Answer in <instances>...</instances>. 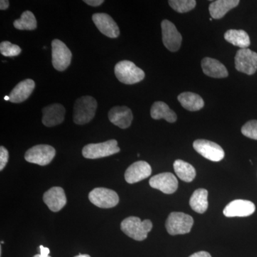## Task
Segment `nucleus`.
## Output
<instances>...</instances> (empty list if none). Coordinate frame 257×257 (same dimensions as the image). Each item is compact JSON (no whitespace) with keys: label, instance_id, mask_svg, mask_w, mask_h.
<instances>
[{"label":"nucleus","instance_id":"obj_1","mask_svg":"<svg viewBox=\"0 0 257 257\" xmlns=\"http://www.w3.org/2000/svg\"><path fill=\"white\" fill-rule=\"evenodd\" d=\"M152 221L146 219L142 221L137 216H130L121 223V229L125 234L136 241L146 239L148 233L152 229Z\"/></svg>","mask_w":257,"mask_h":257},{"label":"nucleus","instance_id":"obj_12","mask_svg":"<svg viewBox=\"0 0 257 257\" xmlns=\"http://www.w3.org/2000/svg\"><path fill=\"white\" fill-rule=\"evenodd\" d=\"M152 188L158 189L167 194L175 193L178 188V181L173 174L170 172L159 174L152 177L150 180Z\"/></svg>","mask_w":257,"mask_h":257},{"label":"nucleus","instance_id":"obj_23","mask_svg":"<svg viewBox=\"0 0 257 257\" xmlns=\"http://www.w3.org/2000/svg\"><path fill=\"white\" fill-rule=\"evenodd\" d=\"M178 101L184 109L191 111L200 110L204 106V101L199 94L193 92H183L179 94Z\"/></svg>","mask_w":257,"mask_h":257},{"label":"nucleus","instance_id":"obj_28","mask_svg":"<svg viewBox=\"0 0 257 257\" xmlns=\"http://www.w3.org/2000/svg\"><path fill=\"white\" fill-rule=\"evenodd\" d=\"M169 5L177 13H185L194 9L197 2L195 0H170Z\"/></svg>","mask_w":257,"mask_h":257},{"label":"nucleus","instance_id":"obj_7","mask_svg":"<svg viewBox=\"0 0 257 257\" xmlns=\"http://www.w3.org/2000/svg\"><path fill=\"white\" fill-rule=\"evenodd\" d=\"M55 155L56 151L53 147L47 145H39L28 150L25 153V159L30 163L45 166L52 162Z\"/></svg>","mask_w":257,"mask_h":257},{"label":"nucleus","instance_id":"obj_35","mask_svg":"<svg viewBox=\"0 0 257 257\" xmlns=\"http://www.w3.org/2000/svg\"><path fill=\"white\" fill-rule=\"evenodd\" d=\"M10 6V2L8 0H1L0 1V10H5L8 9Z\"/></svg>","mask_w":257,"mask_h":257},{"label":"nucleus","instance_id":"obj_13","mask_svg":"<svg viewBox=\"0 0 257 257\" xmlns=\"http://www.w3.org/2000/svg\"><path fill=\"white\" fill-rule=\"evenodd\" d=\"M93 23L98 30L109 38H116L119 35V29L111 17L105 13H96L92 16Z\"/></svg>","mask_w":257,"mask_h":257},{"label":"nucleus","instance_id":"obj_16","mask_svg":"<svg viewBox=\"0 0 257 257\" xmlns=\"http://www.w3.org/2000/svg\"><path fill=\"white\" fill-rule=\"evenodd\" d=\"M65 108L60 104H52L42 109V123L48 127L62 124L65 116Z\"/></svg>","mask_w":257,"mask_h":257},{"label":"nucleus","instance_id":"obj_15","mask_svg":"<svg viewBox=\"0 0 257 257\" xmlns=\"http://www.w3.org/2000/svg\"><path fill=\"white\" fill-rule=\"evenodd\" d=\"M151 166L145 161H139L130 165L124 174V178L128 184H135L147 179L152 174Z\"/></svg>","mask_w":257,"mask_h":257},{"label":"nucleus","instance_id":"obj_18","mask_svg":"<svg viewBox=\"0 0 257 257\" xmlns=\"http://www.w3.org/2000/svg\"><path fill=\"white\" fill-rule=\"evenodd\" d=\"M43 200L51 211L57 212L67 204L65 193L62 187H52L45 193Z\"/></svg>","mask_w":257,"mask_h":257},{"label":"nucleus","instance_id":"obj_22","mask_svg":"<svg viewBox=\"0 0 257 257\" xmlns=\"http://www.w3.org/2000/svg\"><path fill=\"white\" fill-rule=\"evenodd\" d=\"M152 119H164L170 123L177 121V116L175 111L171 109L170 106L163 101H156L152 104L150 111Z\"/></svg>","mask_w":257,"mask_h":257},{"label":"nucleus","instance_id":"obj_17","mask_svg":"<svg viewBox=\"0 0 257 257\" xmlns=\"http://www.w3.org/2000/svg\"><path fill=\"white\" fill-rule=\"evenodd\" d=\"M108 117L113 124L121 128H126L133 121V111L127 106H116L109 110Z\"/></svg>","mask_w":257,"mask_h":257},{"label":"nucleus","instance_id":"obj_27","mask_svg":"<svg viewBox=\"0 0 257 257\" xmlns=\"http://www.w3.org/2000/svg\"><path fill=\"white\" fill-rule=\"evenodd\" d=\"M14 27L20 30H34L37 28V20L30 11L24 12L21 18L15 20Z\"/></svg>","mask_w":257,"mask_h":257},{"label":"nucleus","instance_id":"obj_33","mask_svg":"<svg viewBox=\"0 0 257 257\" xmlns=\"http://www.w3.org/2000/svg\"><path fill=\"white\" fill-rule=\"evenodd\" d=\"M189 257H211V256L210 253L207 252V251H201L193 253Z\"/></svg>","mask_w":257,"mask_h":257},{"label":"nucleus","instance_id":"obj_29","mask_svg":"<svg viewBox=\"0 0 257 257\" xmlns=\"http://www.w3.org/2000/svg\"><path fill=\"white\" fill-rule=\"evenodd\" d=\"M21 52V48L18 45H13L11 42L5 41L0 44V52L5 57H16Z\"/></svg>","mask_w":257,"mask_h":257},{"label":"nucleus","instance_id":"obj_8","mask_svg":"<svg viewBox=\"0 0 257 257\" xmlns=\"http://www.w3.org/2000/svg\"><path fill=\"white\" fill-rule=\"evenodd\" d=\"M236 70L252 75L257 70V53L249 49H240L234 57Z\"/></svg>","mask_w":257,"mask_h":257},{"label":"nucleus","instance_id":"obj_5","mask_svg":"<svg viewBox=\"0 0 257 257\" xmlns=\"http://www.w3.org/2000/svg\"><path fill=\"white\" fill-rule=\"evenodd\" d=\"M116 140H111L102 143L89 144L83 148L82 155L87 159L95 160L111 156L119 152Z\"/></svg>","mask_w":257,"mask_h":257},{"label":"nucleus","instance_id":"obj_20","mask_svg":"<svg viewBox=\"0 0 257 257\" xmlns=\"http://www.w3.org/2000/svg\"><path fill=\"white\" fill-rule=\"evenodd\" d=\"M204 73L213 78H226L229 75L226 67L215 59L205 57L202 60Z\"/></svg>","mask_w":257,"mask_h":257},{"label":"nucleus","instance_id":"obj_32","mask_svg":"<svg viewBox=\"0 0 257 257\" xmlns=\"http://www.w3.org/2000/svg\"><path fill=\"white\" fill-rule=\"evenodd\" d=\"M84 3L92 7H98L104 3L103 0H84Z\"/></svg>","mask_w":257,"mask_h":257},{"label":"nucleus","instance_id":"obj_26","mask_svg":"<svg viewBox=\"0 0 257 257\" xmlns=\"http://www.w3.org/2000/svg\"><path fill=\"white\" fill-rule=\"evenodd\" d=\"M174 169L177 177L184 182H191L195 178V169L192 165L183 160H176L174 163Z\"/></svg>","mask_w":257,"mask_h":257},{"label":"nucleus","instance_id":"obj_3","mask_svg":"<svg viewBox=\"0 0 257 257\" xmlns=\"http://www.w3.org/2000/svg\"><path fill=\"white\" fill-rule=\"evenodd\" d=\"M114 73L119 82L125 84H134L141 82L145 77V72L133 62L123 60L114 67Z\"/></svg>","mask_w":257,"mask_h":257},{"label":"nucleus","instance_id":"obj_6","mask_svg":"<svg viewBox=\"0 0 257 257\" xmlns=\"http://www.w3.org/2000/svg\"><path fill=\"white\" fill-rule=\"evenodd\" d=\"M52 65L57 71L62 72L68 68L72 61V52L63 42L54 40L52 42Z\"/></svg>","mask_w":257,"mask_h":257},{"label":"nucleus","instance_id":"obj_30","mask_svg":"<svg viewBox=\"0 0 257 257\" xmlns=\"http://www.w3.org/2000/svg\"><path fill=\"white\" fill-rule=\"evenodd\" d=\"M241 133L246 138L257 140V120H250L241 128Z\"/></svg>","mask_w":257,"mask_h":257},{"label":"nucleus","instance_id":"obj_21","mask_svg":"<svg viewBox=\"0 0 257 257\" xmlns=\"http://www.w3.org/2000/svg\"><path fill=\"white\" fill-rule=\"evenodd\" d=\"M239 3V0H216L209 5V13L213 19L219 20L230 10L237 7Z\"/></svg>","mask_w":257,"mask_h":257},{"label":"nucleus","instance_id":"obj_36","mask_svg":"<svg viewBox=\"0 0 257 257\" xmlns=\"http://www.w3.org/2000/svg\"><path fill=\"white\" fill-rule=\"evenodd\" d=\"M74 257H91L88 254H79L77 256Z\"/></svg>","mask_w":257,"mask_h":257},{"label":"nucleus","instance_id":"obj_24","mask_svg":"<svg viewBox=\"0 0 257 257\" xmlns=\"http://www.w3.org/2000/svg\"><path fill=\"white\" fill-rule=\"evenodd\" d=\"M226 41L241 49H246L251 45L249 36L244 30H229L225 32Z\"/></svg>","mask_w":257,"mask_h":257},{"label":"nucleus","instance_id":"obj_10","mask_svg":"<svg viewBox=\"0 0 257 257\" xmlns=\"http://www.w3.org/2000/svg\"><path fill=\"white\" fill-rule=\"evenodd\" d=\"M161 27L164 45L170 52H177L182 45V37L175 25L170 20H164Z\"/></svg>","mask_w":257,"mask_h":257},{"label":"nucleus","instance_id":"obj_4","mask_svg":"<svg viewBox=\"0 0 257 257\" xmlns=\"http://www.w3.org/2000/svg\"><path fill=\"white\" fill-rule=\"evenodd\" d=\"M194 224V219L189 214L182 212L171 213L166 221L167 232L172 236L188 234Z\"/></svg>","mask_w":257,"mask_h":257},{"label":"nucleus","instance_id":"obj_14","mask_svg":"<svg viewBox=\"0 0 257 257\" xmlns=\"http://www.w3.org/2000/svg\"><path fill=\"white\" fill-rule=\"evenodd\" d=\"M256 209L254 204L248 200L236 199L224 208L223 213L226 217H244L251 215Z\"/></svg>","mask_w":257,"mask_h":257},{"label":"nucleus","instance_id":"obj_11","mask_svg":"<svg viewBox=\"0 0 257 257\" xmlns=\"http://www.w3.org/2000/svg\"><path fill=\"white\" fill-rule=\"evenodd\" d=\"M193 147L199 155L212 162H219L224 159V150L219 145L213 142L206 140H197L193 143Z\"/></svg>","mask_w":257,"mask_h":257},{"label":"nucleus","instance_id":"obj_2","mask_svg":"<svg viewBox=\"0 0 257 257\" xmlns=\"http://www.w3.org/2000/svg\"><path fill=\"white\" fill-rule=\"evenodd\" d=\"M97 108L96 99L90 96H84L76 101L74 106V123L82 125L89 123L94 117Z\"/></svg>","mask_w":257,"mask_h":257},{"label":"nucleus","instance_id":"obj_9","mask_svg":"<svg viewBox=\"0 0 257 257\" xmlns=\"http://www.w3.org/2000/svg\"><path fill=\"white\" fill-rule=\"evenodd\" d=\"M89 199L93 204L102 209H109L117 205L119 202L118 194L111 189L95 188L89 193Z\"/></svg>","mask_w":257,"mask_h":257},{"label":"nucleus","instance_id":"obj_25","mask_svg":"<svg viewBox=\"0 0 257 257\" xmlns=\"http://www.w3.org/2000/svg\"><path fill=\"white\" fill-rule=\"evenodd\" d=\"M189 204L193 210L199 214H204L207 210L208 192L205 189H198L190 198Z\"/></svg>","mask_w":257,"mask_h":257},{"label":"nucleus","instance_id":"obj_34","mask_svg":"<svg viewBox=\"0 0 257 257\" xmlns=\"http://www.w3.org/2000/svg\"><path fill=\"white\" fill-rule=\"evenodd\" d=\"M40 254L42 256L47 257L49 256V254H50V251L49 248L45 247V246H42V245L40 246Z\"/></svg>","mask_w":257,"mask_h":257},{"label":"nucleus","instance_id":"obj_31","mask_svg":"<svg viewBox=\"0 0 257 257\" xmlns=\"http://www.w3.org/2000/svg\"><path fill=\"white\" fill-rule=\"evenodd\" d=\"M9 160V152L5 147H0V170H4Z\"/></svg>","mask_w":257,"mask_h":257},{"label":"nucleus","instance_id":"obj_37","mask_svg":"<svg viewBox=\"0 0 257 257\" xmlns=\"http://www.w3.org/2000/svg\"><path fill=\"white\" fill-rule=\"evenodd\" d=\"M5 100H7V101L9 100L10 101V96H5Z\"/></svg>","mask_w":257,"mask_h":257},{"label":"nucleus","instance_id":"obj_19","mask_svg":"<svg viewBox=\"0 0 257 257\" xmlns=\"http://www.w3.org/2000/svg\"><path fill=\"white\" fill-rule=\"evenodd\" d=\"M35 83L31 79H25L18 83L10 94V101L13 103H21L30 97L34 89Z\"/></svg>","mask_w":257,"mask_h":257},{"label":"nucleus","instance_id":"obj_38","mask_svg":"<svg viewBox=\"0 0 257 257\" xmlns=\"http://www.w3.org/2000/svg\"><path fill=\"white\" fill-rule=\"evenodd\" d=\"M33 257H43V256H42L41 255H40V254H37V255H35V256H34ZM47 257H51V256H48Z\"/></svg>","mask_w":257,"mask_h":257}]
</instances>
